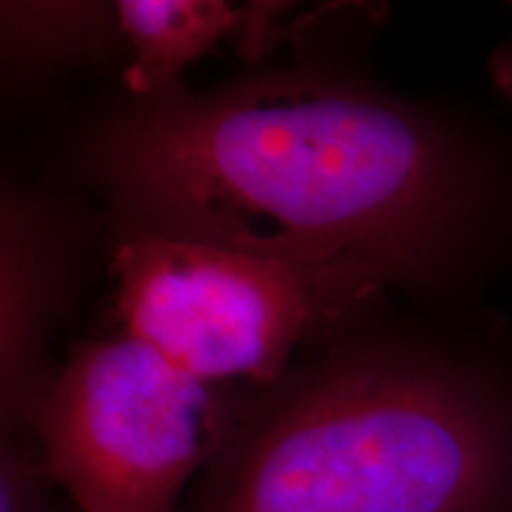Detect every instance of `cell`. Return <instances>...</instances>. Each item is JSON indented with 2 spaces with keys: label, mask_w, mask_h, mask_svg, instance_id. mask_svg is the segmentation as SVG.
Masks as SVG:
<instances>
[{
  "label": "cell",
  "mask_w": 512,
  "mask_h": 512,
  "mask_svg": "<svg viewBox=\"0 0 512 512\" xmlns=\"http://www.w3.org/2000/svg\"><path fill=\"white\" fill-rule=\"evenodd\" d=\"M496 72H512V48L503 50L501 53V60L496 62Z\"/></svg>",
  "instance_id": "obj_8"
},
{
  "label": "cell",
  "mask_w": 512,
  "mask_h": 512,
  "mask_svg": "<svg viewBox=\"0 0 512 512\" xmlns=\"http://www.w3.org/2000/svg\"><path fill=\"white\" fill-rule=\"evenodd\" d=\"M79 166L119 233L195 240L446 297L503 256L512 183L448 114L323 69L133 100Z\"/></svg>",
  "instance_id": "obj_1"
},
{
  "label": "cell",
  "mask_w": 512,
  "mask_h": 512,
  "mask_svg": "<svg viewBox=\"0 0 512 512\" xmlns=\"http://www.w3.org/2000/svg\"><path fill=\"white\" fill-rule=\"evenodd\" d=\"M183 512H512V375L437 337L342 328L254 389Z\"/></svg>",
  "instance_id": "obj_2"
},
{
  "label": "cell",
  "mask_w": 512,
  "mask_h": 512,
  "mask_svg": "<svg viewBox=\"0 0 512 512\" xmlns=\"http://www.w3.org/2000/svg\"><path fill=\"white\" fill-rule=\"evenodd\" d=\"M185 373L133 335L83 342L50 375L22 432L81 512H183L254 389Z\"/></svg>",
  "instance_id": "obj_4"
},
{
  "label": "cell",
  "mask_w": 512,
  "mask_h": 512,
  "mask_svg": "<svg viewBox=\"0 0 512 512\" xmlns=\"http://www.w3.org/2000/svg\"><path fill=\"white\" fill-rule=\"evenodd\" d=\"M3 55L10 67H57L107 53L121 38L114 5L3 3Z\"/></svg>",
  "instance_id": "obj_7"
},
{
  "label": "cell",
  "mask_w": 512,
  "mask_h": 512,
  "mask_svg": "<svg viewBox=\"0 0 512 512\" xmlns=\"http://www.w3.org/2000/svg\"><path fill=\"white\" fill-rule=\"evenodd\" d=\"M290 5L252 3L238 8L216 0H121L114 3L121 38L131 50L126 86L133 100H159L181 88V74L219 48L240 41L249 57L275 48L285 24L275 22Z\"/></svg>",
  "instance_id": "obj_5"
},
{
  "label": "cell",
  "mask_w": 512,
  "mask_h": 512,
  "mask_svg": "<svg viewBox=\"0 0 512 512\" xmlns=\"http://www.w3.org/2000/svg\"><path fill=\"white\" fill-rule=\"evenodd\" d=\"M50 235L22 207L3 200V323H0V389H3V434L22 432L31 403L48 380L36 370L43 325L53 316L57 297L55 252Z\"/></svg>",
  "instance_id": "obj_6"
},
{
  "label": "cell",
  "mask_w": 512,
  "mask_h": 512,
  "mask_svg": "<svg viewBox=\"0 0 512 512\" xmlns=\"http://www.w3.org/2000/svg\"><path fill=\"white\" fill-rule=\"evenodd\" d=\"M498 76V83H501V88L508 95H512V72H496Z\"/></svg>",
  "instance_id": "obj_9"
},
{
  "label": "cell",
  "mask_w": 512,
  "mask_h": 512,
  "mask_svg": "<svg viewBox=\"0 0 512 512\" xmlns=\"http://www.w3.org/2000/svg\"><path fill=\"white\" fill-rule=\"evenodd\" d=\"M114 275L126 335L204 382L245 389L271 387L294 349L332 337L384 292L356 271L150 233H119Z\"/></svg>",
  "instance_id": "obj_3"
}]
</instances>
